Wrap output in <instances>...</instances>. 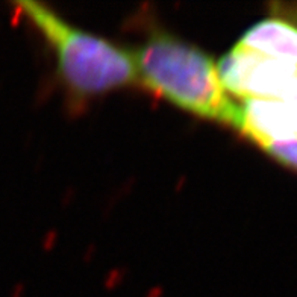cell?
I'll return each instance as SVG.
<instances>
[{
    "instance_id": "6da1fadb",
    "label": "cell",
    "mask_w": 297,
    "mask_h": 297,
    "mask_svg": "<svg viewBox=\"0 0 297 297\" xmlns=\"http://www.w3.org/2000/svg\"><path fill=\"white\" fill-rule=\"evenodd\" d=\"M138 81L175 106L238 129L240 103L223 88L217 64L199 47L155 31L132 53Z\"/></svg>"
},
{
    "instance_id": "277c9868",
    "label": "cell",
    "mask_w": 297,
    "mask_h": 297,
    "mask_svg": "<svg viewBox=\"0 0 297 297\" xmlns=\"http://www.w3.org/2000/svg\"><path fill=\"white\" fill-rule=\"evenodd\" d=\"M238 131L261 147L297 140V102L278 99L241 100Z\"/></svg>"
},
{
    "instance_id": "8992f818",
    "label": "cell",
    "mask_w": 297,
    "mask_h": 297,
    "mask_svg": "<svg viewBox=\"0 0 297 297\" xmlns=\"http://www.w3.org/2000/svg\"><path fill=\"white\" fill-rule=\"evenodd\" d=\"M262 148L270 156H273L278 162L293 170H297V140L271 143Z\"/></svg>"
},
{
    "instance_id": "5b68a950",
    "label": "cell",
    "mask_w": 297,
    "mask_h": 297,
    "mask_svg": "<svg viewBox=\"0 0 297 297\" xmlns=\"http://www.w3.org/2000/svg\"><path fill=\"white\" fill-rule=\"evenodd\" d=\"M240 49L297 67V14L278 12L247 29L235 44Z\"/></svg>"
},
{
    "instance_id": "7a4b0ae2",
    "label": "cell",
    "mask_w": 297,
    "mask_h": 297,
    "mask_svg": "<svg viewBox=\"0 0 297 297\" xmlns=\"http://www.w3.org/2000/svg\"><path fill=\"white\" fill-rule=\"evenodd\" d=\"M17 8L53 47L59 73L73 93L90 97L138 82L132 53L73 26L43 3L23 0Z\"/></svg>"
},
{
    "instance_id": "3957f363",
    "label": "cell",
    "mask_w": 297,
    "mask_h": 297,
    "mask_svg": "<svg viewBox=\"0 0 297 297\" xmlns=\"http://www.w3.org/2000/svg\"><path fill=\"white\" fill-rule=\"evenodd\" d=\"M223 88L232 97L297 102V67L234 46L217 64Z\"/></svg>"
}]
</instances>
